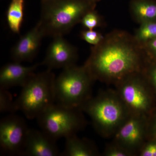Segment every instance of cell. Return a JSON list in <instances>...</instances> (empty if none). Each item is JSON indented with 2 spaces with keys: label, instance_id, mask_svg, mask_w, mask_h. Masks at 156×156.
<instances>
[{
  "label": "cell",
  "instance_id": "cell-1",
  "mask_svg": "<svg viewBox=\"0 0 156 156\" xmlns=\"http://www.w3.org/2000/svg\"><path fill=\"white\" fill-rule=\"evenodd\" d=\"M146 55L134 36L116 30L105 36L100 44L91 48L84 65L94 81L115 85L129 75L142 72Z\"/></svg>",
  "mask_w": 156,
  "mask_h": 156
},
{
  "label": "cell",
  "instance_id": "cell-2",
  "mask_svg": "<svg viewBox=\"0 0 156 156\" xmlns=\"http://www.w3.org/2000/svg\"><path fill=\"white\" fill-rule=\"evenodd\" d=\"M80 109L90 117L95 131L105 138L112 137L130 115L115 89L92 96Z\"/></svg>",
  "mask_w": 156,
  "mask_h": 156
},
{
  "label": "cell",
  "instance_id": "cell-3",
  "mask_svg": "<svg viewBox=\"0 0 156 156\" xmlns=\"http://www.w3.org/2000/svg\"><path fill=\"white\" fill-rule=\"evenodd\" d=\"M37 23L44 37L64 36L80 23L88 11L95 9L87 0H57L41 4Z\"/></svg>",
  "mask_w": 156,
  "mask_h": 156
},
{
  "label": "cell",
  "instance_id": "cell-4",
  "mask_svg": "<svg viewBox=\"0 0 156 156\" xmlns=\"http://www.w3.org/2000/svg\"><path fill=\"white\" fill-rule=\"evenodd\" d=\"M55 79L51 70L35 73L22 87L20 95L14 101L15 111H20L29 119H37L56 103Z\"/></svg>",
  "mask_w": 156,
  "mask_h": 156
},
{
  "label": "cell",
  "instance_id": "cell-5",
  "mask_svg": "<svg viewBox=\"0 0 156 156\" xmlns=\"http://www.w3.org/2000/svg\"><path fill=\"white\" fill-rule=\"evenodd\" d=\"M55 81L56 103L79 108L92 97L94 80L84 65L62 69Z\"/></svg>",
  "mask_w": 156,
  "mask_h": 156
},
{
  "label": "cell",
  "instance_id": "cell-6",
  "mask_svg": "<svg viewBox=\"0 0 156 156\" xmlns=\"http://www.w3.org/2000/svg\"><path fill=\"white\" fill-rule=\"evenodd\" d=\"M80 108L54 104L37 118L41 130L56 140L76 134L87 122Z\"/></svg>",
  "mask_w": 156,
  "mask_h": 156
},
{
  "label": "cell",
  "instance_id": "cell-7",
  "mask_svg": "<svg viewBox=\"0 0 156 156\" xmlns=\"http://www.w3.org/2000/svg\"><path fill=\"white\" fill-rule=\"evenodd\" d=\"M114 85L130 115L147 117L152 112L151 89L143 72L129 75Z\"/></svg>",
  "mask_w": 156,
  "mask_h": 156
},
{
  "label": "cell",
  "instance_id": "cell-8",
  "mask_svg": "<svg viewBox=\"0 0 156 156\" xmlns=\"http://www.w3.org/2000/svg\"><path fill=\"white\" fill-rule=\"evenodd\" d=\"M29 128L21 117L11 114L0 122V145L5 153L22 156Z\"/></svg>",
  "mask_w": 156,
  "mask_h": 156
},
{
  "label": "cell",
  "instance_id": "cell-9",
  "mask_svg": "<svg viewBox=\"0 0 156 156\" xmlns=\"http://www.w3.org/2000/svg\"><path fill=\"white\" fill-rule=\"evenodd\" d=\"M147 118L130 115L112 136L113 140L137 156L147 138Z\"/></svg>",
  "mask_w": 156,
  "mask_h": 156
},
{
  "label": "cell",
  "instance_id": "cell-10",
  "mask_svg": "<svg viewBox=\"0 0 156 156\" xmlns=\"http://www.w3.org/2000/svg\"><path fill=\"white\" fill-rule=\"evenodd\" d=\"M63 37H54L48 47L41 63L48 69H64L76 65L78 59L77 50Z\"/></svg>",
  "mask_w": 156,
  "mask_h": 156
},
{
  "label": "cell",
  "instance_id": "cell-11",
  "mask_svg": "<svg viewBox=\"0 0 156 156\" xmlns=\"http://www.w3.org/2000/svg\"><path fill=\"white\" fill-rule=\"evenodd\" d=\"M44 35L37 23L21 37L11 51L14 62H31L35 58L41 44Z\"/></svg>",
  "mask_w": 156,
  "mask_h": 156
},
{
  "label": "cell",
  "instance_id": "cell-12",
  "mask_svg": "<svg viewBox=\"0 0 156 156\" xmlns=\"http://www.w3.org/2000/svg\"><path fill=\"white\" fill-rule=\"evenodd\" d=\"M56 142L42 130L29 128L22 156H58Z\"/></svg>",
  "mask_w": 156,
  "mask_h": 156
},
{
  "label": "cell",
  "instance_id": "cell-13",
  "mask_svg": "<svg viewBox=\"0 0 156 156\" xmlns=\"http://www.w3.org/2000/svg\"><path fill=\"white\" fill-rule=\"evenodd\" d=\"M39 64L24 66L14 62L7 63L0 71V88L9 89L12 87H22L35 73Z\"/></svg>",
  "mask_w": 156,
  "mask_h": 156
},
{
  "label": "cell",
  "instance_id": "cell-14",
  "mask_svg": "<svg viewBox=\"0 0 156 156\" xmlns=\"http://www.w3.org/2000/svg\"><path fill=\"white\" fill-rule=\"evenodd\" d=\"M64 150L60 154L63 156H97L99 155L96 145L92 140L80 138L76 134L66 138Z\"/></svg>",
  "mask_w": 156,
  "mask_h": 156
},
{
  "label": "cell",
  "instance_id": "cell-15",
  "mask_svg": "<svg viewBox=\"0 0 156 156\" xmlns=\"http://www.w3.org/2000/svg\"><path fill=\"white\" fill-rule=\"evenodd\" d=\"M130 8L131 16L140 24L156 20V2L132 0Z\"/></svg>",
  "mask_w": 156,
  "mask_h": 156
},
{
  "label": "cell",
  "instance_id": "cell-16",
  "mask_svg": "<svg viewBox=\"0 0 156 156\" xmlns=\"http://www.w3.org/2000/svg\"><path fill=\"white\" fill-rule=\"evenodd\" d=\"M24 0H11L6 17L9 28L14 34H19L23 20Z\"/></svg>",
  "mask_w": 156,
  "mask_h": 156
},
{
  "label": "cell",
  "instance_id": "cell-17",
  "mask_svg": "<svg viewBox=\"0 0 156 156\" xmlns=\"http://www.w3.org/2000/svg\"><path fill=\"white\" fill-rule=\"evenodd\" d=\"M136 41L140 45L156 37V20L140 24L134 35Z\"/></svg>",
  "mask_w": 156,
  "mask_h": 156
},
{
  "label": "cell",
  "instance_id": "cell-18",
  "mask_svg": "<svg viewBox=\"0 0 156 156\" xmlns=\"http://www.w3.org/2000/svg\"><path fill=\"white\" fill-rule=\"evenodd\" d=\"M80 23L86 29L92 30L102 25V18L95 9H93L84 14Z\"/></svg>",
  "mask_w": 156,
  "mask_h": 156
},
{
  "label": "cell",
  "instance_id": "cell-19",
  "mask_svg": "<svg viewBox=\"0 0 156 156\" xmlns=\"http://www.w3.org/2000/svg\"><path fill=\"white\" fill-rule=\"evenodd\" d=\"M104 156H135L136 154L113 140L107 144L102 154Z\"/></svg>",
  "mask_w": 156,
  "mask_h": 156
},
{
  "label": "cell",
  "instance_id": "cell-20",
  "mask_svg": "<svg viewBox=\"0 0 156 156\" xmlns=\"http://www.w3.org/2000/svg\"><path fill=\"white\" fill-rule=\"evenodd\" d=\"M14 101L8 89L0 88V112H14Z\"/></svg>",
  "mask_w": 156,
  "mask_h": 156
},
{
  "label": "cell",
  "instance_id": "cell-21",
  "mask_svg": "<svg viewBox=\"0 0 156 156\" xmlns=\"http://www.w3.org/2000/svg\"><path fill=\"white\" fill-rule=\"evenodd\" d=\"M81 37L83 40L91 44L93 46H96L102 41L104 36L94 30L86 29L81 32Z\"/></svg>",
  "mask_w": 156,
  "mask_h": 156
},
{
  "label": "cell",
  "instance_id": "cell-22",
  "mask_svg": "<svg viewBox=\"0 0 156 156\" xmlns=\"http://www.w3.org/2000/svg\"><path fill=\"white\" fill-rule=\"evenodd\" d=\"M137 156H156V138L147 137L140 149Z\"/></svg>",
  "mask_w": 156,
  "mask_h": 156
},
{
  "label": "cell",
  "instance_id": "cell-23",
  "mask_svg": "<svg viewBox=\"0 0 156 156\" xmlns=\"http://www.w3.org/2000/svg\"><path fill=\"white\" fill-rule=\"evenodd\" d=\"M142 72L151 89H153L154 92L156 93V64L148 66L145 62Z\"/></svg>",
  "mask_w": 156,
  "mask_h": 156
},
{
  "label": "cell",
  "instance_id": "cell-24",
  "mask_svg": "<svg viewBox=\"0 0 156 156\" xmlns=\"http://www.w3.org/2000/svg\"><path fill=\"white\" fill-rule=\"evenodd\" d=\"M147 137L156 138V111L151 113L147 118Z\"/></svg>",
  "mask_w": 156,
  "mask_h": 156
},
{
  "label": "cell",
  "instance_id": "cell-25",
  "mask_svg": "<svg viewBox=\"0 0 156 156\" xmlns=\"http://www.w3.org/2000/svg\"><path fill=\"white\" fill-rule=\"evenodd\" d=\"M146 53H150L156 57V37L143 45Z\"/></svg>",
  "mask_w": 156,
  "mask_h": 156
},
{
  "label": "cell",
  "instance_id": "cell-26",
  "mask_svg": "<svg viewBox=\"0 0 156 156\" xmlns=\"http://www.w3.org/2000/svg\"><path fill=\"white\" fill-rule=\"evenodd\" d=\"M87 1L91 3V4L96 5V3L100 0H87Z\"/></svg>",
  "mask_w": 156,
  "mask_h": 156
},
{
  "label": "cell",
  "instance_id": "cell-27",
  "mask_svg": "<svg viewBox=\"0 0 156 156\" xmlns=\"http://www.w3.org/2000/svg\"><path fill=\"white\" fill-rule=\"evenodd\" d=\"M41 4L45 3L50 2H53V1H57V0H41Z\"/></svg>",
  "mask_w": 156,
  "mask_h": 156
}]
</instances>
